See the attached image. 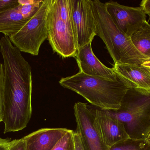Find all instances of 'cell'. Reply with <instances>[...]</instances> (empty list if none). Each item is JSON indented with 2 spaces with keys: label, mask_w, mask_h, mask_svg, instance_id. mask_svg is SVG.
<instances>
[{
  "label": "cell",
  "mask_w": 150,
  "mask_h": 150,
  "mask_svg": "<svg viewBox=\"0 0 150 150\" xmlns=\"http://www.w3.org/2000/svg\"><path fill=\"white\" fill-rule=\"evenodd\" d=\"M5 75L2 122L4 133L25 128L32 116V70L9 37L0 40Z\"/></svg>",
  "instance_id": "1"
},
{
  "label": "cell",
  "mask_w": 150,
  "mask_h": 150,
  "mask_svg": "<svg viewBox=\"0 0 150 150\" xmlns=\"http://www.w3.org/2000/svg\"><path fill=\"white\" fill-rule=\"evenodd\" d=\"M60 85L76 92L98 108L116 111L130 87L118 78L112 81L91 76L79 71L71 76L62 78Z\"/></svg>",
  "instance_id": "2"
},
{
  "label": "cell",
  "mask_w": 150,
  "mask_h": 150,
  "mask_svg": "<svg viewBox=\"0 0 150 150\" xmlns=\"http://www.w3.org/2000/svg\"><path fill=\"white\" fill-rule=\"evenodd\" d=\"M96 36L105 43L115 64L141 65L147 59L132 43L130 37L121 31L113 22L105 4L91 1Z\"/></svg>",
  "instance_id": "3"
},
{
  "label": "cell",
  "mask_w": 150,
  "mask_h": 150,
  "mask_svg": "<svg viewBox=\"0 0 150 150\" xmlns=\"http://www.w3.org/2000/svg\"><path fill=\"white\" fill-rule=\"evenodd\" d=\"M106 112L124 124L130 139L146 140L150 133V91L130 88L119 110Z\"/></svg>",
  "instance_id": "4"
},
{
  "label": "cell",
  "mask_w": 150,
  "mask_h": 150,
  "mask_svg": "<svg viewBox=\"0 0 150 150\" xmlns=\"http://www.w3.org/2000/svg\"><path fill=\"white\" fill-rule=\"evenodd\" d=\"M47 27V39L54 52L63 58H75L78 46L71 0H51Z\"/></svg>",
  "instance_id": "5"
},
{
  "label": "cell",
  "mask_w": 150,
  "mask_h": 150,
  "mask_svg": "<svg viewBox=\"0 0 150 150\" xmlns=\"http://www.w3.org/2000/svg\"><path fill=\"white\" fill-rule=\"evenodd\" d=\"M51 0H44L34 16L16 34L10 37L20 52L38 55L43 42L48 38L47 18Z\"/></svg>",
  "instance_id": "6"
},
{
  "label": "cell",
  "mask_w": 150,
  "mask_h": 150,
  "mask_svg": "<svg viewBox=\"0 0 150 150\" xmlns=\"http://www.w3.org/2000/svg\"><path fill=\"white\" fill-rule=\"evenodd\" d=\"M74 111L77 124L76 131L85 150H109L97 129L93 112L86 104L80 102L75 104Z\"/></svg>",
  "instance_id": "7"
},
{
  "label": "cell",
  "mask_w": 150,
  "mask_h": 150,
  "mask_svg": "<svg viewBox=\"0 0 150 150\" xmlns=\"http://www.w3.org/2000/svg\"><path fill=\"white\" fill-rule=\"evenodd\" d=\"M72 16L78 48L96 36L91 0H71Z\"/></svg>",
  "instance_id": "8"
},
{
  "label": "cell",
  "mask_w": 150,
  "mask_h": 150,
  "mask_svg": "<svg viewBox=\"0 0 150 150\" xmlns=\"http://www.w3.org/2000/svg\"><path fill=\"white\" fill-rule=\"evenodd\" d=\"M105 4L113 22L128 37H131L146 21V14L141 7L125 6L113 1Z\"/></svg>",
  "instance_id": "9"
},
{
  "label": "cell",
  "mask_w": 150,
  "mask_h": 150,
  "mask_svg": "<svg viewBox=\"0 0 150 150\" xmlns=\"http://www.w3.org/2000/svg\"><path fill=\"white\" fill-rule=\"evenodd\" d=\"M93 112L97 129L108 147L110 148L130 138L124 124L109 115L106 111L98 108Z\"/></svg>",
  "instance_id": "10"
},
{
  "label": "cell",
  "mask_w": 150,
  "mask_h": 150,
  "mask_svg": "<svg viewBox=\"0 0 150 150\" xmlns=\"http://www.w3.org/2000/svg\"><path fill=\"white\" fill-rule=\"evenodd\" d=\"M92 41L78 48L75 58L79 71L88 75L117 81L118 78L113 68L105 66L95 56L92 48Z\"/></svg>",
  "instance_id": "11"
},
{
  "label": "cell",
  "mask_w": 150,
  "mask_h": 150,
  "mask_svg": "<svg viewBox=\"0 0 150 150\" xmlns=\"http://www.w3.org/2000/svg\"><path fill=\"white\" fill-rule=\"evenodd\" d=\"M114 70L119 79L130 88L150 91V70L142 65L114 64Z\"/></svg>",
  "instance_id": "12"
},
{
  "label": "cell",
  "mask_w": 150,
  "mask_h": 150,
  "mask_svg": "<svg viewBox=\"0 0 150 150\" xmlns=\"http://www.w3.org/2000/svg\"><path fill=\"white\" fill-rule=\"evenodd\" d=\"M69 130L64 128L39 129L23 137L26 150H52Z\"/></svg>",
  "instance_id": "13"
},
{
  "label": "cell",
  "mask_w": 150,
  "mask_h": 150,
  "mask_svg": "<svg viewBox=\"0 0 150 150\" xmlns=\"http://www.w3.org/2000/svg\"><path fill=\"white\" fill-rule=\"evenodd\" d=\"M28 19H25L18 11V6L0 13V33L10 37L18 32Z\"/></svg>",
  "instance_id": "14"
},
{
  "label": "cell",
  "mask_w": 150,
  "mask_h": 150,
  "mask_svg": "<svg viewBox=\"0 0 150 150\" xmlns=\"http://www.w3.org/2000/svg\"><path fill=\"white\" fill-rule=\"evenodd\" d=\"M131 41L137 49L150 59V24L147 21L130 37Z\"/></svg>",
  "instance_id": "15"
},
{
  "label": "cell",
  "mask_w": 150,
  "mask_h": 150,
  "mask_svg": "<svg viewBox=\"0 0 150 150\" xmlns=\"http://www.w3.org/2000/svg\"><path fill=\"white\" fill-rule=\"evenodd\" d=\"M109 150H150V144L146 140L129 138L113 145Z\"/></svg>",
  "instance_id": "16"
},
{
  "label": "cell",
  "mask_w": 150,
  "mask_h": 150,
  "mask_svg": "<svg viewBox=\"0 0 150 150\" xmlns=\"http://www.w3.org/2000/svg\"><path fill=\"white\" fill-rule=\"evenodd\" d=\"M42 0H18V11L25 19L31 18L38 11Z\"/></svg>",
  "instance_id": "17"
},
{
  "label": "cell",
  "mask_w": 150,
  "mask_h": 150,
  "mask_svg": "<svg viewBox=\"0 0 150 150\" xmlns=\"http://www.w3.org/2000/svg\"><path fill=\"white\" fill-rule=\"evenodd\" d=\"M73 130L69 131L58 142L52 150H73L74 149Z\"/></svg>",
  "instance_id": "18"
},
{
  "label": "cell",
  "mask_w": 150,
  "mask_h": 150,
  "mask_svg": "<svg viewBox=\"0 0 150 150\" xmlns=\"http://www.w3.org/2000/svg\"><path fill=\"white\" fill-rule=\"evenodd\" d=\"M5 75L3 64L0 63V122H2Z\"/></svg>",
  "instance_id": "19"
},
{
  "label": "cell",
  "mask_w": 150,
  "mask_h": 150,
  "mask_svg": "<svg viewBox=\"0 0 150 150\" xmlns=\"http://www.w3.org/2000/svg\"><path fill=\"white\" fill-rule=\"evenodd\" d=\"M18 0H0V13L18 6Z\"/></svg>",
  "instance_id": "20"
},
{
  "label": "cell",
  "mask_w": 150,
  "mask_h": 150,
  "mask_svg": "<svg viewBox=\"0 0 150 150\" xmlns=\"http://www.w3.org/2000/svg\"><path fill=\"white\" fill-rule=\"evenodd\" d=\"M8 150H26V143L24 138L11 141Z\"/></svg>",
  "instance_id": "21"
},
{
  "label": "cell",
  "mask_w": 150,
  "mask_h": 150,
  "mask_svg": "<svg viewBox=\"0 0 150 150\" xmlns=\"http://www.w3.org/2000/svg\"><path fill=\"white\" fill-rule=\"evenodd\" d=\"M74 149V150H85L78 133L76 131L73 132Z\"/></svg>",
  "instance_id": "22"
},
{
  "label": "cell",
  "mask_w": 150,
  "mask_h": 150,
  "mask_svg": "<svg viewBox=\"0 0 150 150\" xmlns=\"http://www.w3.org/2000/svg\"><path fill=\"white\" fill-rule=\"evenodd\" d=\"M141 7L145 14L150 18V0H143L141 3Z\"/></svg>",
  "instance_id": "23"
},
{
  "label": "cell",
  "mask_w": 150,
  "mask_h": 150,
  "mask_svg": "<svg viewBox=\"0 0 150 150\" xmlns=\"http://www.w3.org/2000/svg\"><path fill=\"white\" fill-rule=\"evenodd\" d=\"M11 139L0 138V150H8L10 146Z\"/></svg>",
  "instance_id": "24"
},
{
  "label": "cell",
  "mask_w": 150,
  "mask_h": 150,
  "mask_svg": "<svg viewBox=\"0 0 150 150\" xmlns=\"http://www.w3.org/2000/svg\"><path fill=\"white\" fill-rule=\"evenodd\" d=\"M141 65L143 67H146L150 70V60H147L146 61L144 62Z\"/></svg>",
  "instance_id": "25"
},
{
  "label": "cell",
  "mask_w": 150,
  "mask_h": 150,
  "mask_svg": "<svg viewBox=\"0 0 150 150\" xmlns=\"http://www.w3.org/2000/svg\"><path fill=\"white\" fill-rule=\"evenodd\" d=\"M146 140H147V141H148V142L150 144V133L149 134V135H148V136H147V138H146Z\"/></svg>",
  "instance_id": "26"
},
{
  "label": "cell",
  "mask_w": 150,
  "mask_h": 150,
  "mask_svg": "<svg viewBox=\"0 0 150 150\" xmlns=\"http://www.w3.org/2000/svg\"><path fill=\"white\" fill-rule=\"evenodd\" d=\"M149 60H150V59H149Z\"/></svg>",
  "instance_id": "27"
},
{
  "label": "cell",
  "mask_w": 150,
  "mask_h": 150,
  "mask_svg": "<svg viewBox=\"0 0 150 150\" xmlns=\"http://www.w3.org/2000/svg\"></svg>",
  "instance_id": "28"
}]
</instances>
